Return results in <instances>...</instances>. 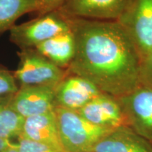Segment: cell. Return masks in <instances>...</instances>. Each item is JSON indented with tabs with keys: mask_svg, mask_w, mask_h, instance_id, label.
Masks as SVG:
<instances>
[{
	"mask_svg": "<svg viewBox=\"0 0 152 152\" xmlns=\"http://www.w3.org/2000/svg\"><path fill=\"white\" fill-rule=\"evenodd\" d=\"M67 17L75 42L68 73L84 77L102 92L116 97L140 85L141 56L117 20Z\"/></svg>",
	"mask_w": 152,
	"mask_h": 152,
	"instance_id": "cell-1",
	"label": "cell"
},
{
	"mask_svg": "<svg viewBox=\"0 0 152 152\" xmlns=\"http://www.w3.org/2000/svg\"><path fill=\"white\" fill-rule=\"evenodd\" d=\"M54 113L64 152L90 151L101 138L112 130L94 125L77 111L56 106Z\"/></svg>",
	"mask_w": 152,
	"mask_h": 152,
	"instance_id": "cell-2",
	"label": "cell"
},
{
	"mask_svg": "<svg viewBox=\"0 0 152 152\" xmlns=\"http://www.w3.org/2000/svg\"><path fill=\"white\" fill-rule=\"evenodd\" d=\"M70 30L68 17L57 10L15 25L9 30V38L20 49H35L44 42Z\"/></svg>",
	"mask_w": 152,
	"mask_h": 152,
	"instance_id": "cell-3",
	"label": "cell"
},
{
	"mask_svg": "<svg viewBox=\"0 0 152 152\" xmlns=\"http://www.w3.org/2000/svg\"><path fill=\"white\" fill-rule=\"evenodd\" d=\"M18 69L14 75L20 85L58 86L67 75V70L56 66L35 49H20Z\"/></svg>",
	"mask_w": 152,
	"mask_h": 152,
	"instance_id": "cell-4",
	"label": "cell"
},
{
	"mask_svg": "<svg viewBox=\"0 0 152 152\" xmlns=\"http://www.w3.org/2000/svg\"><path fill=\"white\" fill-rule=\"evenodd\" d=\"M141 59L152 51V0H132L117 19Z\"/></svg>",
	"mask_w": 152,
	"mask_h": 152,
	"instance_id": "cell-5",
	"label": "cell"
},
{
	"mask_svg": "<svg viewBox=\"0 0 152 152\" xmlns=\"http://www.w3.org/2000/svg\"><path fill=\"white\" fill-rule=\"evenodd\" d=\"M118 98L128 126L152 142V89L140 85L131 92Z\"/></svg>",
	"mask_w": 152,
	"mask_h": 152,
	"instance_id": "cell-6",
	"label": "cell"
},
{
	"mask_svg": "<svg viewBox=\"0 0 152 152\" xmlns=\"http://www.w3.org/2000/svg\"><path fill=\"white\" fill-rule=\"evenodd\" d=\"M55 89L48 86L20 85L11 95L10 106L25 118L54 111Z\"/></svg>",
	"mask_w": 152,
	"mask_h": 152,
	"instance_id": "cell-7",
	"label": "cell"
},
{
	"mask_svg": "<svg viewBox=\"0 0 152 152\" xmlns=\"http://www.w3.org/2000/svg\"><path fill=\"white\" fill-rule=\"evenodd\" d=\"M77 112L94 125L109 130L128 126L118 98L104 92L100 93Z\"/></svg>",
	"mask_w": 152,
	"mask_h": 152,
	"instance_id": "cell-8",
	"label": "cell"
},
{
	"mask_svg": "<svg viewBox=\"0 0 152 152\" xmlns=\"http://www.w3.org/2000/svg\"><path fill=\"white\" fill-rule=\"evenodd\" d=\"M132 0H66L58 9L63 14L75 18L115 20Z\"/></svg>",
	"mask_w": 152,
	"mask_h": 152,
	"instance_id": "cell-9",
	"label": "cell"
},
{
	"mask_svg": "<svg viewBox=\"0 0 152 152\" xmlns=\"http://www.w3.org/2000/svg\"><path fill=\"white\" fill-rule=\"evenodd\" d=\"M100 93L87 79L68 73L55 89L56 106L77 111Z\"/></svg>",
	"mask_w": 152,
	"mask_h": 152,
	"instance_id": "cell-10",
	"label": "cell"
},
{
	"mask_svg": "<svg viewBox=\"0 0 152 152\" xmlns=\"http://www.w3.org/2000/svg\"><path fill=\"white\" fill-rule=\"evenodd\" d=\"M93 152H152V142L128 126L113 129L101 138Z\"/></svg>",
	"mask_w": 152,
	"mask_h": 152,
	"instance_id": "cell-11",
	"label": "cell"
},
{
	"mask_svg": "<svg viewBox=\"0 0 152 152\" xmlns=\"http://www.w3.org/2000/svg\"><path fill=\"white\" fill-rule=\"evenodd\" d=\"M20 137L45 144L57 152H64L54 111L26 118Z\"/></svg>",
	"mask_w": 152,
	"mask_h": 152,
	"instance_id": "cell-12",
	"label": "cell"
},
{
	"mask_svg": "<svg viewBox=\"0 0 152 152\" xmlns=\"http://www.w3.org/2000/svg\"><path fill=\"white\" fill-rule=\"evenodd\" d=\"M35 49L56 66L67 69L75 56V38L70 30L44 42Z\"/></svg>",
	"mask_w": 152,
	"mask_h": 152,
	"instance_id": "cell-13",
	"label": "cell"
},
{
	"mask_svg": "<svg viewBox=\"0 0 152 152\" xmlns=\"http://www.w3.org/2000/svg\"><path fill=\"white\" fill-rule=\"evenodd\" d=\"M37 11L33 0H0V34L10 30L23 15Z\"/></svg>",
	"mask_w": 152,
	"mask_h": 152,
	"instance_id": "cell-14",
	"label": "cell"
},
{
	"mask_svg": "<svg viewBox=\"0 0 152 152\" xmlns=\"http://www.w3.org/2000/svg\"><path fill=\"white\" fill-rule=\"evenodd\" d=\"M11 95L0 96V137L10 140L20 136L26 119L11 107Z\"/></svg>",
	"mask_w": 152,
	"mask_h": 152,
	"instance_id": "cell-15",
	"label": "cell"
},
{
	"mask_svg": "<svg viewBox=\"0 0 152 152\" xmlns=\"http://www.w3.org/2000/svg\"><path fill=\"white\" fill-rule=\"evenodd\" d=\"M18 88L14 73L7 68L0 67V96L14 94Z\"/></svg>",
	"mask_w": 152,
	"mask_h": 152,
	"instance_id": "cell-16",
	"label": "cell"
},
{
	"mask_svg": "<svg viewBox=\"0 0 152 152\" xmlns=\"http://www.w3.org/2000/svg\"><path fill=\"white\" fill-rule=\"evenodd\" d=\"M140 83L152 89V51L141 59Z\"/></svg>",
	"mask_w": 152,
	"mask_h": 152,
	"instance_id": "cell-17",
	"label": "cell"
},
{
	"mask_svg": "<svg viewBox=\"0 0 152 152\" xmlns=\"http://www.w3.org/2000/svg\"><path fill=\"white\" fill-rule=\"evenodd\" d=\"M18 150L19 152H57L45 144L32 141L19 137L18 138Z\"/></svg>",
	"mask_w": 152,
	"mask_h": 152,
	"instance_id": "cell-18",
	"label": "cell"
},
{
	"mask_svg": "<svg viewBox=\"0 0 152 152\" xmlns=\"http://www.w3.org/2000/svg\"><path fill=\"white\" fill-rule=\"evenodd\" d=\"M38 7L39 15L45 14L47 13L58 10L66 0H33Z\"/></svg>",
	"mask_w": 152,
	"mask_h": 152,
	"instance_id": "cell-19",
	"label": "cell"
},
{
	"mask_svg": "<svg viewBox=\"0 0 152 152\" xmlns=\"http://www.w3.org/2000/svg\"><path fill=\"white\" fill-rule=\"evenodd\" d=\"M17 146H18V143L15 144L11 142L10 140L0 137V151L8 149V148L16 147Z\"/></svg>",
	"mask_w": 152,
	"mask_h": 152,
	"instance_id": "cell-20",
	"label": "cell"
},
{
	"mask_svg": "<svg viewBox=\"0 0 152 152\" xmlns=\"http://www.w3.org/2000/svg\"><path fill=\"white\" fill-rule=\"evenodd\" d=\"M17 147H18V146H17ZM17 147L8 148V149L3 150V151H0V152H19Z\"/></svg>",
	"mask_w": 152,
	"mask_h": 152,
	"instance_id": "cell-21",
	"label": "cell"
},
{
	"mask_svg": "<svg viewBox=\"0 0 152 152\" xmlns=\"http://www.w3.org/2000/svg\"><path fill=\"white\" fill-rule=\"evenodd\" d=\"M81 152H93L92 151H81Z\"/></svg>",
	"mask_w": 152,
	"mask_h": 152,
	"instance_id": "cell-22",
	"label": "cell"
}]
</instances>
